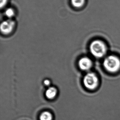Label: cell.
Returning a JSON list of instances; mask_svg holds the SVG:
<instances>
[{
    "label": "cell",
    "mask_w": 120,
    "mask_h": 120,
    "mask_svg": "<svg viewBox=\"0 0 120 120\" xmlns=\"http://www.w3.org/2000/svg\"><path fill=\"white\" fill-rule=\"evenodd\" d=\"M85 0H71V3L73 6L76 8H80L82 7Z\"/></svg>",
    "instance_id": "7"
},
{
    "label": "cell",
    "mask_w": 120,
    "mask_h": 120,
    "mask_svg": "<svg viewBox=\"0 0 120 120\" xmlns=\"http://www.w3.org/2000/svg\"><path fill=\"white\" fill-rule=\"evenodd\" d=\"M8 0H0V7L1 9L3 8L6 6V5L8 3Z\"/></svg>",
    "instance_id": "10"
},
{
    "label": "cell",
    "mask_w": 120,
    "mask_h": 120,
    "mask_svg": "<svg viewBox=\"0 0 120 120\" xmlns=\"http://www.w3.org/2000/svg\"><path fill=\"white\" fill-rule=\"evenodd\" d=\"M44 84L46 86H48L50 84V81L48 80H46L44 81Z\"/></svg>",
    "instance_id": "11"
},
{
    "label": "cell",
    "mask_w": 120,
    "mask_h": 120,
    "mask_svg": "<svg viewBox=\"0 0 120 120\" xmlns=\"http://www.w3.org/2000/svg\"><path fill=\"white\" fill-rule=\"evenodd\" d=\"M52 116L50 112H44L40 116V120H52Z\"/></svg>",
    "instance_id": "8"
},
{
    "label": "cell",
    "mask_w": 120,
    "mask_h": 120,
    "mask_svg": "<svg viewBox=\"0 0 120 120\" xmlns=\"http://www.w3.org/2000/svg\"><path fill=\"white\" fill-rule=\"evenodd\" d=\"M90 50L93 56L101 58L105 56L107 52V48L104 42L96 40L91 42L90 45Z\"/></svg>",
    "instance_id": "2"
},
{
    "label": "cell",
    "mask_w": 120,
    "mask_h": 120,
    "mask_svg": "<svg viewBox=\"0 0 120 120\" xmlns=\"http://www.w3.org/2000/svg\"><path fill=\"white\" fill-rule=\"evenodd\" d=\"M79 66L81 70L87 71L90 70L92 67V60L88 57H84L80 59L79 61Z\"/></svg>",
    "instance_id": "5"
},
{
    "label": "cell",
    "mask_w": 120,
    "mask_h": 120,
    "mask_svg": "<svg viewBox=\"0 0 120 120\" xmlns=\"http://www.w3.org/2000/svg\"><path fill=\"white\" fill-rule=\"evenodd\" d=\"M5 15L8 18V19H11L15 16L14 10L11 8H7L5 11Z\"/></svg>",
    "instance_id": "9"
},
{
    "label": "cell",
    "mask_w": 120,
    "mask_h": 120,
    "mask_svg": "<svg viewBox=\"0 0 120 120\" xmlns=\"http://www.w3.org/2000/svg\"><path fill=\"white\" fill-rule=\"evenodd\" d=\"M103 65L107 71L115 73L120 70V59L115 56H109L104 59Z\"/></svg>",
    "instance_id": "1"
},
{
    "label": "cell",
    "mask_w": 120,
    "mask_h": 120,
    "mask_svg": "<svg viewBox=\"0 0 120 120\" xmlns=\"http://www.w3.org/2000/svg\"><path fill=\"white\" fill-rule=\"evenodd\" d=\"M57 93V90L54 87H50L45 92V96L47 98L52 99L55 97Z\"/></svg>",
    "instance_id": "6"
},
{
    "label": "cell",
    "mask_w": 120,
    "mask_h": 120,
    "mask_svg": "<svg viewBox=\"0 0 120 120\" xmlns=\"http://www.w3.org/2000/svg\"><path fill=\"white\" fill-rule=\"evenodd\" d=\"M84 86L89 90L96 89L99 84V80L95 73L89 72L85 75L83 79Z\"/></svg>",
    "instance_id": "3"
},
{
    "label": "cell",
    "mask_w": 120,
    "mask_h": 120,
    "mask_svg": "<svg viewBox=\"0 0 120 120\" xmlns=\"http://www.w3.org/2000/svg\"><path fill=\"white\" fill-rule=\"evenodd\" d=\"M15 25V21L11 19H8L3 21L0 24L1 32L4 35L10 34L14 29Z\"/></svg>",
    "instance_id": "4"
}]
</instances>
